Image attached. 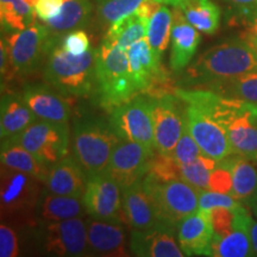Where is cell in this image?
Returning a JSON list of instances; mask_svg holds the SVG:
<instances>
[{
    "instance_id": "1",
    "label": "cell",
    "mask_w": 257,
    "mask_h": 257,
    "mask_svg": "<svg viewBox=\"0 0 257 257\" xmlns=\"http://www.w3.org/2000/svg\"><path fill=\"white\" fill-rule=\"evenodd\" d=\"M257 70V50L245 40L231 38L202 53L186 72L189 85L207 86Z\"/></svg>"
},
{
    "instance_id": "2",
    "label": "cell",
    "mask_w": 257,
    "mask_h": 257,
    "mask_svg": "<svg viewBox=\"0 0 257 257\" xmlns=\"http://www.w3.org/2000/svg\"><path fill=\"white\" fill-rule=\"evenodd\" d=\"M174 94L185 102L187 127L202 153L217 161L234 155L226 130L211 107L210 91L176 88Z\"/></svg>"
},
{
    "instance_id": "3",
    "label": "cell",
    "mask_w": 257,
    "mask_h": 257,
    "mask_svg": "<svg viewBox=\"0 0 257 257\" xmlns=\"http://www.w3.org/2000/svg\"><path fill=\"white\" fill-rule=\"evenodd\" d=\"M94 92L99 105L110 112L136 94L126 50L102 41L96 49Z\"/></svg>"
},
{
    "instance_id": "4",
    "label": "cell",
    "mask_w": 257,
    "mask_h": 257,
    "mask_svg": "<svg viewBox=\"0 0 257 257\" xmlns=\"http://www.w3.org/2000/svg\"><path fill=\"white\" fill-rule=\"evenodd\" d=\"M95 61L96 49L75 56L64 51L59 41L47 57L44 78L63 95L86 96L94 91Z\"/></svg>"
},
{
    "instance_id": "5",
    "label": "cell",
    "mask_w": 257,
    "mask_h": 257,
    "mask_svg": "<svg viewBox=\"0 0 257 257\" xmlns=\"http://www.w3.org/2000/svg\"><path fill=\"white\" fill-rule=\"evenodd\" d=\"M120 140L110 120L83 118L73 128V155L87 176L100 174L107 169L112 153Z\"/></svg>"
},
{
    "instance_id": "6",
    "label": "cell",
    "mask_w": 257,
    "mask_h": 257,
    "mask_svg": "<svg viewBox=\"0 0 257 257\" xmlns=\"http://www.w3.org/2000/svg\"><path fill=\"white\" fill-rule=\"evenodd\" d=\"M210 102L226 130L234 155L257 163V104L226 98L212 91Z\"/></svg>"
},
{
    "instance_id": "7",
    "label": "cell",
    "mask_w": 257,
    "mask_h": 257,
    "mask_svg": "<svg viewBox=\"0 0 257 257\" xmlns=\"http://www.w3.org/2000/svg\"><path fill=\"white\" fill-rule=\"evenodd\" d=\"M2 218L30 224L35 220L43 182L10 167L2 165L0 173Z\"/></svg>"
},
{
    "instance_id": "8",
    "label": "cell",
    "mask_w": 257,
    "mask_h": 257,
    "mask_svg": "<svg viewBox=\"0 0 257 257\" xmlns=\"http://www.w3.org/2000/svg\"><path fill=\"white\" fill-rule=\"evenodd\" d=\"M143 186L154 202L156 213L162 223L175 225L199 208L200 189L188 184L184 179L161 182L147 174Z\"/></svg>"
},
{
    "instance_id": "9",
    "label": "cell",
    "mask_w": 257,
    "mask_h": 257,
    "mask_svg": "<svg viewBox=\"0 0 257 257\" xmlns=\"http://www.w3.org/2000/svg\"><path fill=\"white\" fill-rule=\"evenodd\" d=\"M60 40L50 34L46 24L34 23L24 30L10 34L5 41L15 72L22 76L35 72Z\"/></svg>"
},
{
    "instance_id": "10",
    "label": "cell",
    "mask_w": 257,
    "mask_h": 257,
    "mask_svg": "<svg viewBox=\"0 0 257 257\" xmlns=\"http://www.w3.org/2000/svg\"><path fill=\"white\" fill-rule=\"evenodd\" d=\"M12 138L48 167L68 154L69 128L67 124L36 120Z\"/></svg>"
},
{
    "instance_id": "11",
    "label": "cell",
    "mask_w": 257,
    "mask_h": 257,
    "mask_svg": "<svg viewBox=\"0 0 257 257\" xmlns=\"http://www.w3.org/2000/svg\"><path fill=\"white\" fill-rule=\"evenodd\" d=\"M108 120L121 140L134 141L156 152L150 95H134L112 110Z\"/></svg>"
},
{
    "instance_id": "12",
    "label": "cell",
    "mask_w": 257,
    "mask_h": 257,
    "mask_svg": "<svg viewBox=\"0 0 257 257\" xmlns=\"http://www.w3.org/2000/svg\"><path fill=\"white\" fill-rule=\"evenodd\" d=\"M155 147L159 153L172 155L186 123V106L176 94L152 96Z\"/></svg>"
},
{
    "instance_id": "13",
    "label": "cell",
    "mask_w": 257,
    "mask_h": 257,
    "mask_svg": "<svg viewBox=\"0 0 257 257\" xmlns=\"http://www.w3.org/2000/svg\"><path fill=\"white\" fill-rule=\"evenodd\" d=\"M128 70L136 92H147L150 96L166 94L169 87L168 75L163 69L161 59L154 53L147 37L126 49Z\"/></svg>"
},
{
    "instance_id": "14",
    "label": "cell",
    "mask_w": 257,
    "mask_h": 257,
    "mask_svg": "<svg viewBox=\"0 0 257 257\" xmlns=\"http://www.w3.org/2000/svg\"><path fill=\"white\" fill-rule=\"evenodd\" d=\"M43 251L53 256H83L88 250L87 224L81 218L46 221L41 229Z\"/></svg>"
},
{
    "instance_id": "15",
    "label": "cell",
    "mask_w": 257,
    "mask_h": 257,
    "mask_svg": "<svg viewBox=\"0 0 257 257\" xmlns=\"http://www.w3.org/2000/svg\"><path fill=\"white\" fill-rule=\"evenodd\" d=\"M154 150L143 144L128 140H120L112 153L106 173L121 189L142 181L150 168Z\"/></svg>"
},
{
    "instance_id": "16",
    "label": "cell",
    "mask_w": 257,
    "mask_h": 257,
    "mask_svg": "<svg viewBox=\"0 0 257 257\" xmlns=\"http://www.w3.org/2000/svg\"><path fill=\"white\" fill-rule=\"evenodd\" d=\"M107 173L88 176L82 197L89 217L102 220H117L126 224L123 210V193Z\"/></svg>"
},
{
    "instance_id": "17",
    "label": "cell",
    "mask_w": 257,
    "mask_h": 257,
    "mask_svg": "<svg viewBox=\"0 0 257 257\" xmlns=\"http://www.w3.org/2000/svg\"><path fill=\"white\" fill-rule=\"evenodd\" d=\"M134 255L143 257L185 256L178 238V226L159 223L147 229H134L130 238Z\"/></svg>"
},
{
    "instance_id": "18",
    "label": "cell",
    "mask_w": 257,
    "mask_h": 257,
    "mask_svg": "<svg viewBox=\"0 0 257 257\" xmlns=\"http://www.w3.org/2000/svg\"><path fill=\"white\" fill-rule=\"evenodd\" d=\"M213 236L208 210L198 208L178 224L179 244L186 256H210Z\"/></svg>"
},
{
    "instance_id": "19",
    "label": "cell",
    "mask_w": 257,
    "mask_h": 257,
    "mask_svg": "<svg viewBox=\"0 0 257 257\" xmlns=\"http://www.w3.org/2000/svg\"><path fill=\"white\" fill-rule=\"evenodd\" d=\"M87 224L89 251L101 256H127L126 233L123 221L92 218Z\"/></svg>"
},
{
    "instance_id": "20",
    "label": "cell",
    "mask_w": 257,
    "mask_h": 257,
    "mask_svg": "<svg viewBox=\"0 0 257 257\" xmlns=\"http://www.w3.org/2000/svg\"><path fill=\"white\" fill-rule=\"evenodd\" d=\"M88 176L75 157L66 155L51 166L44 186L54 194L82 198L87 187Z\"/></svg>"
},
{
    "instance_id": "21",
    "label": "cell",
    "mask_w": 257,
    "mask_h": 257,
    "mask_svg": "<svg viewBox=\"0 0 257 257\" xmlns=\"http://www.w3.org/2000/svg\"><path fill=\"white\" fill-rule=\"evenodd\" d=\"M61 94L46 85H31L24 89L22 98L37 119L67 124L70 118V105Z\"/></svg>"
},
{
    "instance_id": "22",
    "label": "cell",
    "mask_w": 257,
    "mask_h": 257,
    "mask_svg": "<svg viewBox=\"0 0 257 257\" xmlns=\"http://www.w3.org/2000/svg\"><path fill=\"white\" fill-rule=\"evenodd\" d=\"M200 40L199 30L188 23L181 9L175 8L173 11L172 38H170L172 48H170L169 57V63L173 70L179 72L191 63L200 44Z\"/></svg>"
},
{
    "instance_id": "23",
    "label": "cell",
    "mask_w": 257,
    "mask_h": 257,
    "mask_svg": "<svg viewBox=\"0 0 257 257\" xmlns=\"http://www.w3.org/2000/svg\"><path fill=\"white\" fill-rule=\"evenodd\" d=\"M121 193L125 220L133 229H147L162 223L157 216L149 193L144 188L143 180L121 189Z\"/></svg>"
},
{
    "instance_id": "24",
    "label": "cell",
    "mask_w": 257,
    "mask_h": 257,
    "mask_svg": "<svg viewBox=\"0 0 257 257\" xmlns=\"http://www.w3.org/2000/svg\"><path fill=\"white\" fill-rule=\"evenodd\" d=\"M86 212L81 198L54 194L47 189L42 192L37 205L36 216L42 221H59L82 217Z\"/></svg>"
},
{
    "instance_id": "25",
    "label": "cell",
    "mask_w": 257,
    "mask_h": 257,
    "mask_svg": "<svg viewBox=\"0 0 257 257\" xmlns=\"http://www.w3.org/2000/svg\"><path fill=\"white\" fill-rule=\"evenodd\" d=\"M37 120V117L22 96L5 94L2 98V117H0V137L5 140L25 130Z\"/></svg>"
},
{
    "instance_id": "26",
    "label": "cell",
    "mask_w": 257,
    "mask_h": 257,
    "mask_svg": "<svg viewBox=\"0 0 257 257\" xmlns=\"http://www.w3.org/2000/svg\"><path fill=\"white\" fill-rule=\"evenodd\" d=\"M92 10L88 0H64L59 15L44 22V24L54 37L61 38L70 31L85 27L91 18Z\"/></svg>"
},
{
    "instance_id": "27",
    "label": "cell",
    "mask_w": 257,
    "mask_h": 257,
    "mask_svg": "<svg viewBox=\"0 0 257 257\" xmlns=\"http://www.w3.org/2000/svg\"><path fill=\"white\" fill-rule=\"evenodd\" d=\"M0 160H2L3 166L27 173V174L38 179L43 184L50 169L49 167L40 162L29 150L16 142L12 137L2 140Z\"/></svg>"
},
{
    "instance_id": "28",
    "label": "cell",
    "mask_w": 257,
    "mask_h": 257,
    "mask_svg": "<svg viewBox=\"0 0 257 257\" xmlns=\"http://www.w3.org/2000/svg\"><path fill=\"white\" fill-rule=\"evenodd\" d=\"M180 9L188 23L200 32L213 35L219 29L221 11L212 0H185Z\"/></svg>"
},
{
    "instance_id": "29",
    "label": "cell",
    "mask_w": 257,
    "mask_h": 257,
    "mask_svg": "<svg viewBox=\"0 0 257 257\" xmlns=\"http://www.w3.org/2000/svg\"><path fill=\"white\" fill-rule=\"evenodd\" d=\"M148 23L149 21L141 17L137 12L125 16L112 24L111 27H108L104 42H108V43L126 50L134 43L147 37Z\"/></svg>"
},
{
    "instance_id": "30",
    "label": "cell",
    "mask_w": 257,
    "mask_h": 257,
    "mask_svg": "<svg viewBox=\"0 0 257 257\" xmlns=\"http://www.w3.org/2000/svg\"><path fill=\"white\" fill-rule=\"evenodd\" d=\"M231 156L226 157V160L232 173V197L246 204L257 192V169L251 161L239 155H236V157Z\"/></svg>"
},
{
    "instance_id": "31",
    "label": "cell",
    "mask_w": 257,
    "mask_h": 257,
    "mask_svg": "<svg viewBox=\"0 0 257 257\" xmlns=\"http://www.w3.org/2000/svg\"><path fill=\"white\" fill-rule=\"evenodd\" d=\"M205 87L226 98L257 104V70L225 81L210 83Z\"/></svg>"
},
{
    "instance_id": "32",
    "label": "cell",
    "mask_w": 257,
    "mask_h": 257,
    "mask_svg": "<svg viewBox=\"0 0 257 257\" xmlns=\"http://www.w3.org/2000/svg\"><path fill=\"white\" fill-rule=\"evenodd\" d=\"M210 212V218L212 227L216 238L227 236L237 229H250V225L253 220L250 216L249 211L242 205L230 208V207H213Z\"/></svg>"
},
{
    "instance_id": "33",
    "label": "cell",
    "mask_w": 257,
    "mask_h": 257,
    "mask_svg": "<svg viewBox=\"0 0 257 257\" xmlns=\"http://www.w3.org/2000/svg\"><path fill=\"white\" fill-rule=\"evenodd\" d=\"M210 256L216 257H249L256 256L248 229H237L227 236L216 238L211 244Z\"/></svg>"
},
{
    "instance_id": "34",
    "label": "cell",
    "mask_w": 257,
    "mask_h": 257,
    "mask_svg": "<svg viewBox=\"0 0 257 257\" xmlns=\"http://www.w3.org/2000/svg\"><path fill=\"white\" fill-rule=\"evenodd\" d=\"M36 12L25 0H0L3 31L18 32L35 23Z\"/></svg>"
},
{
    "instance_id": "35",
    "label": "cell",
    "mask_w": 257,
    "mask_h": 257,
    "mask_svg": "<svg viewBox=\"0 0 257 257\" xmlns=\"http://www.w3.org/2000/svg\"><path fill=\"white\" fill-rule=\"evenodd\" d=\"M173 12L162 6L148 23L147 41L157 56L162 57L172 38Z\"/></svg>"
},
{
    "instance_id": "36",
    "label": "cell",
    "mask_w": 257,
    "mask_h": 257,
    "mask_svg": "<svg viewBox=\"0 0 257 257\" xmlns=\"http://www.w3.org/2000/svg\"><path fill=\"white\" fill-rule=\"evenodd\" d=\"M219 161L202 154L191 163L181 166V175L185 181L194 186L195 188L204 191L208 189L211 173L216 168Z\"/></svg>"
},
{
    "instance_id": "37",
    "label": "cell",
    "mask_w": 257,
    "mask_h": 257,
    "mask_svg": "<svg viewBox=\"0 0 257 257\" xmlns=\"http://www.w3.org/2000/svg\"><path fill=\"white\" fill-rule=\"evenodd\" d=\"M144 0H96V14L102 25L111 27L125 16L134 14Z\"/></svg>"
},
{
    "instance_id": "38",
    "label": "cell",
    "mask_w": 257,
    "mask_h": 257,
    "mask_svg": "<svg viewBox=\"0 0 257 257\" xmlns=\"http://www.w3.org/2000/svg\"><path fill=\"white\" fill-rule=\"evenodd\" d=\"M148 174L154 176L157 181L168 182L173 180L182 179L181 165L173 155L159 153L156 150L153 155Z\"/></svg>"
},
{
    "instance_id": "39",
    "label": "cell",
    "mask_w": 257,
    "mask_h": 257,
    "mask_svg": "<svg viewBox=\"0 0 257 257\" xmlns=\"http://www.w3.org/2000/svg\"><path fill=\"white\" fill-rule=\"evenodd\" d=\"M202 154L204 153H202L201 148L199 147L197 141L193 138L191 133H189L188 127L186 126L172 155L175 157L180 165L184 166L187 165V163L193 162L194 160H197L199 156L202 155Z\"/></svg>"
},
{
    "instance_id": "40",
    "label": "cell",
    "mask_w": 257,
    "mask_h": 257,
    "mask_svg": "<svg viewBox=\"0 0 257 257\" xmlns=\"http://www.w3.org/2000/svg\"><path fill=\"white\" fill-rule=\"evenodd\" d=\"M208 191L232 195V173H231L229 162L226 159L219 161L216 168L211 173L210 181H208Z\"/></svg>"
},
{
    "instance_id": "41",
    "label": "cell",
    "mask_w": 257,
    "mask_h": 257,
    "mask_svg": "<svg viewBox=\"0 0 257 257\" xmlns=\"http://www.w3.org/2000/svg\"><path fill=\"white\" fill-rule=\"evenodd\" d=\"M60 46L64 51L75 56L85 54L86 51L91 49L88 35L81 29L63 35L60 40Z\"/></svg>"
},
{
    "instance_id": "42",
    "label": "cell",
    "mask_w": 257,
    "mask_h": 257,
    "mask_svg": "<svg viewBox=\"0 0 257 257\" xmlns=\"http://www.w3.org/2000/svg\"><path fill=\"white\" fill-rule=\"evenodd\" d=\"M239 205H242L239 200H237L232 195L224 194V193L204 189V191H200V195H199V208L200 210H211L213 207L220 206L234 208Z\"/></svg>"
},
{
    "instance_id": "43",
    "label": "cell",
    "mask_w": 257,
    "mask_h": 257,
    "mask_svg": "<svg viewBox=\"0 0 257 257\" xmlns=\"http://www.w3.org/2000/svg\"><path fill=\"white\" fill-rule=\"evenodd\" d=\"M19 255V242L16 231L8 224L0 225V256L16 257Z\"/></svg>"
},
{
    "instance_id": "44",
    "label": "cell",
    "mask_w": 257,
    "mask_h": 257,
    "mask_svg": "<svg viewBox=\"0 0 257 257\" xmlns=\"http://www.w3.org/2000/svg\"><path fill=\"white\" fill-rule=\"evenodd\" d=\"M244 32L240 37L257 50V8L239 11Z\"/></svg>"
},
{
    "instance_id": "45",
    "label": "cell",
    "mask_w": 257,
    "mask_h": 257,
    "mask_svg": "<svg viewBox=\"0 0 257 257\" xmlns=\"http://www.w3.org/2000/svg\"><path fill=\"white\" fill-rule=\"evenodd\" d=\"M63 4L64 0H38L35 5V12L42 22H48L59 15Z\"/></svg>"
},
{
    "instance_id": "46",
    "label": "cell",
    "mask_w": 257,
    "mask_h": 257,
    "mask_svg": "<svg viewBox=\"0 0 257 257\" xmlns=\"http://www.w3.org/2000/svg\"><path fill=\"white\" fill-rule=\"evenodd\" d=\"M0 70H2L0 74H2L3 85L5 81H10L16 74L11 62V57H10L9 46L6 41H4V38H2V42H0Z\"/></svg>"
},
{
    "instance_id": "47",
    "label": "cell",
    "mask_w": 257,
    "mask_h": 257,
    "mask_svg": "<svg viewBox=\"0 0 257 257\" xmlns=\"http://www.w3.org/2000/svg\"><path fill=\"white\" fill-rule=\"evenodd\" d=\"M161 8H162V4H160L156 0H144L135 12H137L141 17L146 18L147 21H150Z\"/></svg>"
},
{
    "instance_id": "48",
    "label": "cell",
    "mask_w": 257,
    "mask_h": 257,
    "mask_svg": "<svg viewBox=\"0 0 257 257\" xmlns=\"http://www.w3.org/2000/svg\"><path fill=\"white\" fill-rule=\"evenodd\" d=\"M223 2L233 6V8L238 10V11L257 8V0H223Z\"/></svg>"
},
{
    "instance_id": "49",
    "label": "cell",
    "mask_w": 257,
    "mask_h": 257,
    "mask_svg": "<svg viewBox=\"0 0 257 257\" xmlns=\"http://www.w3.org/2000/svg\"><path fill=\"white\" fill-rule=\"evenodd\" d=\"M249 234H250V238H251L252 248L255 250V253L257 256V220L251 221V225H250V229H249Z\"/></svg>"
},
{
    "instance_id": "50",
    "label": "cell",
    "mask_w": 257,
    "mask_h": 257,
    "mask_svg": "<svg viewBox=\"0 0 257 257\" xmlns=\"http://www.w3.org/2000/svg\"><path fill=\"white\" fill-rule=\"evenodd\" d=\"M156 2H159L162 5H170L174 6V8H180L185 0H156Z\"/></svg>"
},
{
    "instance_id": "51",
    "label": "cell",
    "mask_w": 257,
    "mask_h": 257,
    "mask_svg": "<svg viewBox=\"0 0 257 257\" xmlns=\"http://www.w3.org/2000/svg\"><path fill=\"white\" fill-rule=\"evenodd\" d=\"M246 205H248V206L250 207V210H251L253 216L257 218V195H255V197H253L251 200L246 202Z\"/></svg>"
},
{
    "instance_id": "52",
    "label": "cell",
    "mask_w": 257,
    "mask_h": 257,
    "mask_svg": "<svg viewBox=\"0 0 257 257\" xmlns=\"http://www.w3.org/2000/svg\"><path fill=\"white\" fill-rule=\"evenodd\" d=\"M25 2H27L30 6H35V5H36V3L38 2V0H25Z\"/></svg>"
},
{
    "instance_id": "53",
    "label": "cell",
    "mask_w": 257,
    "mask_h": 257,
    "mask_svg": "<svg viewBox=\"0 0 257 257\" xmlns=\"http://www.w3.org/2000/svg\"><path fill=\"white\" fill-rule=\"evenodd\" d=\"M255 195H257V192H256V194ZM255 195H253V197H255Z\"/></svg>"
}]
</instances>
